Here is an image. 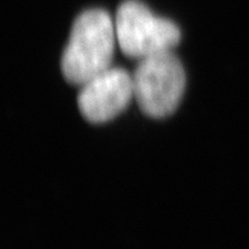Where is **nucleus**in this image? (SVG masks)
<instances>
[{
	"instance_id": "7ed1b4c3",
	"label": "nucleus",
	"mask_w": 249,
	"mask_h": 249,
	"mask_svg": "<svg viewBox=\"0 0 249 249\" xmlns=\"http://www.w3.org/2000/svg\"><path fill=\"white\" fill-rule=\"evenodd\" d=\"M115 28L122 53L132 59L172 51L180 41L177 24L155 16L136 0L124 1L118 7Z\"/></svg>"
},
{
	"instance_id": "20e7f679",
	"label": "nucleus",
	"mask_w": 249,
	"mask_h": 249,
	"mask_svg": "<svg viewBox=\"0 0 249 249\" xmlns=\"http://www.w3.org/2000/svg\"><path fill=\"white\" fill-rule=\"evenodd\" d=\"M132 97V76L122 68H109L83 86L78 106L88 121L102 124L120 115Z\"/></svg>"
},
{
	"instance_id": "f03ea898",
	"label": "nucleus",
	"mask_w": 249,
	"mask_h": 249,
	"mask_svg": "<svg viewBox=\"0 0 249 249\" xmlns=\"http://www.w3.org/2000/svg\"><path fill=\"white\" fill-rule=\"evenodd\" d=\"M132 82L141 111L149 117L164 118L179 105L186 88V72L177 56L165 51L141 59Z\"/></svg>"
},
{
	"instance_id": "f257e3e1",
	"label": "nucleus",
	"mask_w": 249,
	"mask_h": 249,
	"mask_svg": "<svg viewBox=\"0 0 249 249\" xmlns=\"http://www.w3.org/2000/svg\"><path fill=\"white\" fill-rule=\"evenodd\" d=\"M116 28L107 12L89 9L75 19L61 59L65 79L75 86L89 80L111 68L115 53Z\"/></svg>"
}]
</instances>
